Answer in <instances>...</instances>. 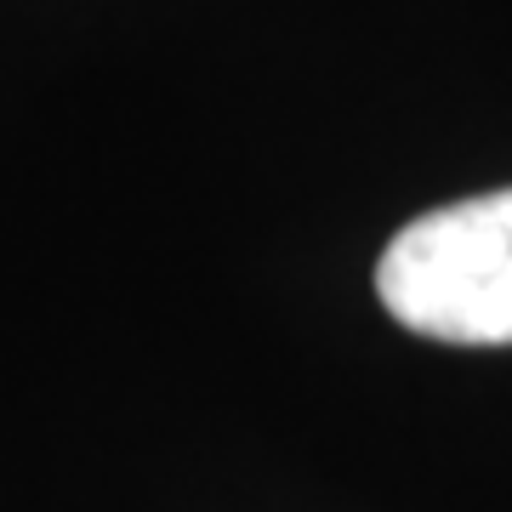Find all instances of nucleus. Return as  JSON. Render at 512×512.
<instances>
[{"instance_id": "obj_1", "label": "nucleus", "mask_w": 512, "mask_h": 512, "mask_svg": "<svg viewBox=\"0 0 512 512\" xmlns=\"http://www.w3.org/2000/svg\"><path fill=\"white\" fill-rule=\"evenodd\" d=\"M382 308L416 336L456 348L512 342V188L404 222L376 262Z\"/></svg>"}]
</instances>
